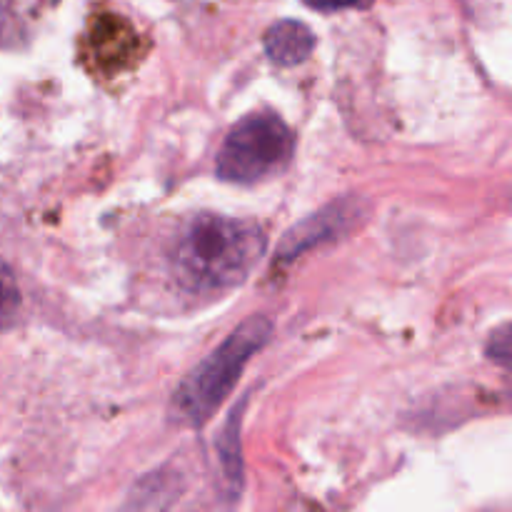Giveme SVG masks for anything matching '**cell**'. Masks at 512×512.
Segmentation results:
<instances>
[{"instance_id": "obj_8", "label": "cell", "mask_w": 512, "mask_h": 512, "mask_svg": "<svg viewBox=\"0 0 512 512\" xmlns=\"http://www.w3.org/2000/svg\"><path fill=\"white\" fill-rule=\"evenodd\" d=\"M308 8L320 10V13H335V10H365L375 3V0H303Z\"/></svg>"}, {"instance_id": "obj_5", "label": "cell", "mask_w": 512, "mask_h": 512, "mask_svg": "<svg viewBox=\"0 0 512 512\" xmlns=\"http://www.w3.org/2000/svg\"><path fill=\"white\" fill-rule=\"evenodd\" d=\"M350 218H353V210H323V213H318L315 218H310L308 223L300 225L298 230H290L288 240L283 243L280 253L293 258V255H298L303 248H308V245L318 243L320 238H328L335 230L343 228Z\"/></svg>"}, {"instance_id": "obj_4", "label": "cell", "mask_w": 512, "mask_h": 512, "mask_svg": "<svg viewBox=\"0 0 512 512\" xmlns=\"http://www.w3.org/2000/svg\"><path fill=\"white\" fill-rule=\"evenodd\" d=\"M315 48V35L300 20H280L265 33V53L280 68L305 63Z\"/></svg>"}, {"instance_id": "obj_2", "label": "cell", "mask_w": 512, "mask_h": 512, "mask_svg": "<svg viewBox=\"0 0 512 512\" xmlns=\"http://www.w3.org/2000/svg\"><path fill=\"white\" fill-rule=\"evenodd\" d=\"M270 335H273V323L265 315L243 320L230 333V338L223 340V345H218L180 383L173 398V418L190 428H200L233 393L248 360L268 345Z\"/></svg>"}, {"instance_id": "obj_3", "label": "cell", "mask_w": 512, "mask_h": 512, "mask_svg": "<svg viewBox=\"0 0 512 512\" xmlns=\"http://www.w3.org/2000/svg\"><path fill=\"white\" fill-rule=\"evenodd\" d=\"M295 153V135L278 113H250L230 130L218 155V178L238 185L280 175Z\"/></svg>"}, {"instance_id": "obj_1", "label": "cell", "mask_w": 512, "mask_h": 512, "mask_svg": "<svg viewBox=\"0 0 512 512\" xmlns=\"http://www.w3.org/2000/svg\"><path fill=\"white\" fill-rule=\"evenodd\" d=\"M263 253L265 235L255 223L200 213L175 245V278L195 293H223L243 283Z\"/></svg>"}, {"instance_id": "obj_6", "label": "cell", "mask_w": 512, "mask_h": 512, "mask_svg": "<svg viewBox=\"0 0 512 512\" xmlns=\"http://www.w3.org/2000/svg\"><path fill=\"white\" fill-rule=\"evenodd\" d=\"M20 310V293L18 285H15L13 273H10L8 265L0 263V333L10 328L18 318Z\"/></svg>"}, {"instance_id": "obj_7", "label": "cell", "mask_w": 512, "mask_h": 512, "mask_svg": "<svg viewBox=\"0 0 512 512\" xmlns=\"http://www.w3.org/2000/svg\"><path fill=\"white\" fill-rule=\"evenodd\" d=\"M485 353H488V358L495 365H500V368L512 373V323L503 325V328H498L490 335L488 345H485Z\"/></svg>"}]
</instances>
